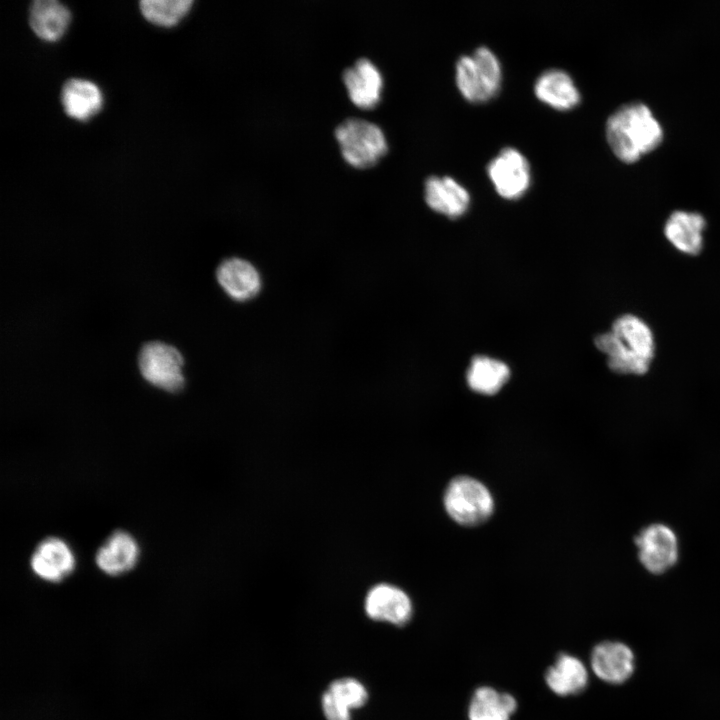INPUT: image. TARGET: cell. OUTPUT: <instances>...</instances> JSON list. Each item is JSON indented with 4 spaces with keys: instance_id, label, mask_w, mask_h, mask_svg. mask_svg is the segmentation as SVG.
<instances>
[{
    "instance_id": "6",
    "label": "cell",
    "mask_w": 720,
    "mask_h": 720,
    "mask_svg": "<svg viewBox=\"0 0 720 720\" xmlns=\"http://www.w3.org/2000/svg\"><path fill=\"white\" fill-rule=\"evenodd\" d=\"M444 505L450 517L465 526L484 522L493 511V499L488 489L479 481L465 476L450 482Z\"/></svg>"
},
{
    "instance_id": "7",
    "label": "cell",
    "mask_w": 720,
    "mask_h": 720,
    "mask_svg": "<svg viewBox=\"0 0 720 720\" xmlns=\"http://www.w3.org/2000/svg\"><path fill=\"white\" fill-rule=\"evenodd\" d=\"M488 177L496 192L504 199L522 197L531 183L527 158L513 147L503 148L487 166Z\"/></svg>"
},
{
    "instance_id": "8",
    "label": "cell",
    "mask_w": 720,
    "mask_h": 720,
    "mask_svg": "<svg viewBox=\"0 0 720 720\" xmlns=\"http://www.w3.org/2000/svg\"><path fill=\"white\" fill-rule=\"evenodd\" d=\"M642 565L653 574L671 568L678 559V542L674 532L663 524L644 528L634 539Z\"/></svg>"
},
{
    "instance_id": "21",
    "label": "cell",
    "mask_w": 720,
    "mask_h": 720,
    "mask_svg": "<svg viewBox=\"0 0 720 720\" xmlns=\"http://www.w3.org/2000/svg\"><path fill=\"white\" fill-rule=\"evenodd\" d=\"M517 709L516 699L492 687L477 688L468 708L469 720H510Z\"/></svg>"
},
{
    "instance_id": "13",
    "label": "cell",
    "mask_w": 720,
    "mask_h": 720,
    "mask_svg": "<svg viewBox=\"0 0 720 720\" xmlns=\"http://www.w3.org/2000/svg\"><path fill=\"white\" fill-rule=\"evenodd\" d=\"M343 82L352 103L361 109L374 108L380 101L383 78L369 59L362 58L346 69Z\"/></svg>"
},
{
    "instance_id": "24",
    "label": "cell",
    "mask_w": 720,
    "mask_h": 720,
    "mask_svg": "<svg viewBox=\"0 0 720 720\" xmlns=\"http://www.w3.org/2000/svg\"><path fill=\"white\" fill-rule=\"evenodd\" d=\"M328 690L350 710L363 706L368 699L365 687L353 678L335 680L329 685Z\"/></svg>"
},
{
    "instance_id": "19",
    "label": "cell",
    "mask_w": 720,
    "mask_h": 720,
    "mask_svg": "<svg viewBox=\"0 0 720 720\" xmlns=\"http://www.w3.org/2000/svg\"><path fill=\"white\" fill-rule=\"evenodd\" d=\"M71 20L69 9L56 0H37L29 10V24L42 40L55 42L66 32Z\"/></svg>"
},
{
    "instance_id": "25",
    "label": "cell",
    "mask_w": 720,
    "mask_h": 720,
    "mask_svg": "<svg viewBox=\"0 0 720 720\" xmlns=\"http://www.w3.org/2000/svg\"><path fill=\"white\" fill-rule=\"evenodd\" d=\"M321 703L327 720H351L350 709L344 706L328 689L323 694Z\"/></svg>"
},
{
    "instance_id": "16",
    "label": "cell",
    "mask_w": 720,
    "mask_h": 720,
    "mask_svg": "<svg viewBox=\"0 0 720 720\" xmlns=\"http://www.w3.org/2000/svg\"><path fill=\"white\" fill-rule=\"evenodd\" d=\"M65 113L78 121H87L103 107V94L92 81L72 78L65 82L61 92Z\"/></svg>"
},
{
    "instance_id": "1",
    "label": "cell",
    "mask_w": 720,
    "mask_h": 720,
    "mask_svg": "<svg viewBox=\"0 0 720 720\" xmlns=\"http://www.w3.org/2000/svg\"><path fill=\"white\" fill-rule=\"evenodd\" d=\"M606 138L614 155L624 163H634L656 149L663 130L651 110L633 102L618 108L606 122Z\"/></svg>"
},
{
    "instance_id": "23",
    "label": "cell",
    "mask_w": 720,
    "mask_h": 720,
    "mask_svg": "<svg viewBox=\"0 0 720 720\" xmlns=\"http://www.w3.org/2000/svg\"><path fill=\"white\" fill-rule=\"evenodd\" d=\"M142 15L149 22L171 27L178 24L190 11L191 0H143L140 2Z\"/></svg>"
},
{
    "instance_id": "14",
    "label": "cell",
    "mask_w": 720,
    "mask_h": 720,
    "mask_svg": "<svg viewBox=\"0 0 720 720\" xmlns=\"http://www.w3.org/2000/svg\"><path fill=\"white\" fill-rule=\"evenodd\" d=\"M424 197L427 205L449 218L465 214L470 205L468 190L449 176H430L425 181Z\"/></svg>"
},
{
    "instance_id": "22",
    "label": "cell",
    "mask_w": 720,
    "mask_h": 720,
    "mask_svg": "<svg viewBox=\"0 0 720 720\" xmlns=\"http://www.w3.org/2000/svg\"><path fill=\"white\" fill-rule=\"evenodd\" d=\"M509 376V367L504 362L487 356H476L467 371V382L473 391L491 395L504 386Z\"/></svg>"
},
{
    "instance_id": "11",
    "label": "cell",
    "mask_w": 720,
    "mask_h": 720,
    "mask_svg": "<svg viewBox=\"0 0 720 720\" xmlns=\"http://www.w3.org/2000/svg\"><path fill=\"white\" fill-rule=\"evenodd\" d=\"M365 610L367 615L374 620L402 626L412 616V603L408 595L401 589L388 584H380L368 592Z\"/></svg>"
},
{
    "instance_id": "4",
    "label": "cell",
    "mask_w": 720,
    "mask_h": 720,
    "mask_svg": "<svg viewBox=\"0 0 720 720\" xmlns=\"http://www.w3.org/2000/svg\"><path fill=\"white\" fill-rule=\"evenodd\" d=\"M335 137L344 160L355 168L375 165L388 149L381 128L364 119H346L337 126Z\"/></svg>"
},
{
    "instance_id": "15",
    "label": "cell",
    "mask_w": 720,
    "mask_h": 720,
    "mask_svg": "<svg viewBox=\"0 0 720 720\" xmlns=\"http://www.w3.org/2000/svg\"><path fill=\"white\" fill-rule=\"evenodd\" d=\"M534 93L542 103L558 111L573 109L581 99L571 76L560 69H549L541 73L535 81Z\"/></svg>"
},
{
    "instance_id": "20",
    "label": "cell",
    "mask_w": 720,
    "mask_h": 720,
    "mask_svg": "<svg viewBox=\"0 0 720 720\" xmlns=\"http://www.w3.org/2000/svg\"><path fill=\"white\" fill-rule=\"evenodd\" d=\"M547 686L559 696L576 695L588 683V671L583 662L575 656L561 653L545 673Z\"/></svg>"
},
{
    "instance_id": "18",
    "label": "cell",
    "mask_w": 720,
    "mask_h": 720,
    "mask_svg": "<svg viewBox=\"0 0 720 720\" xmlns=\"http://www.w3.org/2000/svg\"><path fill=\"white\" fill-rule=\"evenodd\" d=\"M139 555L135 539L125 531H115L96 553V564L106 574L116 576L131 570Z\"/></svg>"
},
{
    "instance_id": "9",
    "label": "cell",
    "mask_w": 720,
    "mask_h": 720,
    "mask_svg": "<svg viewBox=\"0 0 720 720\" xmlns=\"http://www.w3.org/2000/svg\"><path fill=\"white\" fill-rule=\"evenodd\" d=\"M591 667L599 679L610 684H621L633 674L635 657L626 644L604 641L594 647Z\"/></svg>"
},
{
    "instance_id": "17",
    "label": "cell",
    "mask_w": 720,
    "mask_h": 720,
    "mask_svg": "<svg viewBox=\"0 0 720 720\" xmlns=\"http://www.w3.org/2000/svg\"><path fill=\"white\" fill-rule=\"evenodd\" d=\"M704 217L696 212L674 211L667 219L664 233L669 242L679 251L698 255L703 248Z\"/></svg>"
},
{
    "instance_id": "12",
    "label": "cell",
    "mask_w": 720,
    "mask_h": 720,
    "mask_svg": "<svg viewBox=\"0 0 720 720\" xmlns=\"http://www.w3.org/2000/svg\"><path fill=\"white\" fill-rule=\"evenodd\" d=\"M30 564L33 572L41 579L60 582L73 571L75 558L72 550L63 540L48 537L38 544Z\"/></svg>"
},
{
    "instance_id": "3",
    "label": "cell",
    "mask_w": 720,
    "mask_h": 720,
    "mask_svg": "<svg viewBox=\"0 0 720 720\" xmlns=\"http://www.w3.org/2000/svg\"><path fill=\"white\" fill-rule=\"evenodd\" d=\"M455 80L459 92L467 101H489L501 87V63L489 48L478 47L472 54L458 59Z\"/></svg>"
},
{
    "instance_id": "5",
    "label": "cell",
    "mask_w": 720,
    "mask_h": 720,
    "mask_svg": "<svg viewBox=\"0 0 720 720\" xmlns=\"http://www.w3.org/2000/svg\"><path fill=\"white\" fill-rule=\"evenodd\" d=\"M137 359L139 372L149 384L167 392H178L184 387V359L173 345L162 341L146 342Z\"/></svg>"
},
{
    "instance_id": "10",
    "label": "cell",
    "mask_w": 720,
    "mask_h": 720,
    "mask_svg": "<svg viewBox=\"0 0 720 720\" xmlns=\"http://www.w3.org/2000/svg\"><path fill=\"white\" fill-rule=\"evenodd\" d=\"M216 279L230 298L240 302L254 298L262 287L256 267L238 257L223 260L216 269Z\"/></svg>"
},
{
    "instance_id": "2",
    "label": "cell",
    "mask_w": 720,
    "mask_h": 720,
    "mask_svg": "<svg viewBox=\"0 0 720 720\" xmlns=\"http://www.w3.org/2000/svg\"><path fill=\"white\" fill-rule=\"evenodd\" d=\"M611 331L605 350L609 368L618 374H645L655 352L649 326L637 316L625 314L614 321Z\"/></svg>"
}]
</instances>
